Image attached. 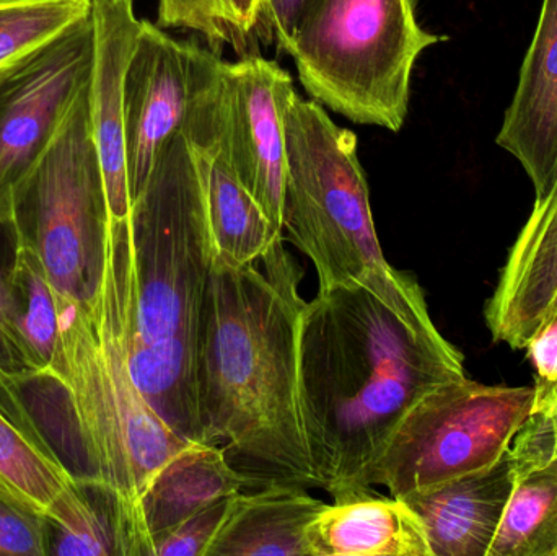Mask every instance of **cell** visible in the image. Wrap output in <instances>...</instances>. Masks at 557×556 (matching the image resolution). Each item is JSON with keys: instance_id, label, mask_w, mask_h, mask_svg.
Returning a JSON list of instances; mask_svg holds the SVG:
<instances>
[{"instance_id": "obj_7", "label": "cell", "mask_w": 557, "mask_h": 556, "mask_svg": "<svg viewBox=\"0 0 557 556\" xmlns=\"http://www.w3.org/2000/svg\"><path fill=\"white\" fill-rule=\"evenodd\" d=\"M10 218L20 247L38 258L59 297L69 302L97 297L113 219L91 123L90 81L13 191Z\"/></svg>"}, {"instance_id": "obj_8", "label": "cell", "mask_w": 557, "mask_h": 556, "mask_svg": "<svg viewBox=\"0 0 557 556\" xmlns=\"http://www.w3.org/2000/svg\"><path fill=\"white\" fill-rule=\"evenodd\" d=\"M532 407L533 387H491L465 375L434 388L360 475V495L383 486L403 498L490 467L510 449Z\"/></svg>"}, {"instance_id": "obj_17", "label": "cell", "mask_w": 557, "mask_h": 556, "mask_svg": "<svg viewBox=\"0 0 557 556\" xmlns=\"http://www.w3.org/2000/svg\"><path fill=\"white\" fill-rule=\"evenodd\" d=\"M308 556H432L419 516L372 492L327 505L308 526Z\"/></svg>"}, {"instance_id": "obj_19", "label": "cell", "mask_w": 557, "mask_h": 556, "mask_svg": "<svg viewBox=\"0 0 557 556\" xmlns=\"http://www.w3.org/2000/svg\"><path fill=\"white\" fill-rule=\"evenodd\" d=\"M218 443H191L153 477L139 503V524L152 556V539L208 506L250 485Z\"/></svg>"}, {"instance_id": "obj_22", "label": "cell", "mask_w": 557, "mask_h": 556, "mask_svg": "<svg viewBox=\"0 0 557 556\" xmlns=\"http://www.w3.org/2000/svg\"><path fill=\"white\" fill-rule=\"evenodd\" d=\"M487 556H557V467L517 472L512 499Z\"/></svg>"}, {"instance_id": "obj_31", "label": "cell", "mask_w": 557, "mask_h": 556, "mask_svg": "<svg viewBox=\"0 0 557 556\" xmlns=\"http://www.w3.org/2000/svg\"><path fill=\"white\" fill-rule=\"evenodd\" d=\"M307 0H261L260 28L267 41H276L278 51L287 54L295 26Z\"/></svg>"}, {"instance_id": "obj_4", "label": "cell", "mask_w": 557, "mask_h": 556, "mask_svg": "<svg viewBox=\"0 0 557 556\" xmlns=\"http://www.w3.org/2000/svg\"><path fill=\"white\" fill-rule=\"evenodd\" d=\"M131 222H111L103 283L90 302L59 297L58 342L45 374L58 382L74 436L72 477L116 499L124 556H149L139 503L160 469L191 441L159 417L127 358Z\"/></svg>"}, {"instance_id": "obj_21", "label": "cell", "mask_w": 557, "mask_h": 556, "mask_svg": "<svg viewBox=\"0 0 557 556\" xmlns=\"http://www.w3.org/2000/svg\"><path fill=\"white\" fill-rule=\"evenodd\" d=\"M72 480L38 434L0 401V496L45 515Z\"/></svg>"}, {"instance_id": "obj_28", "label": "cell", "mask_w": 557, "mask_h": 556, "mask_svg": "<svg viewBox=\"0 0 557 556\" xmlns=\"http://www.w3.org/2000/svg\"><path fill=\"white\" fill-rule=\"evenodd\" d=\"M0 556H49L46 516L0 496Z\"/></svg>"}, {"instance_id": "obj_15", "label": "cell", "mask_w": 557, "mask_h": 556, "mask_svg": "<svg viewBox=\"0 0 557 556\" xmlns=\"http://www.w3.org/2000/svg\"><path fill=\"white\" fill-rule=\"evenodd\" d=\"M510 449L484 469L403 496L424 524L432 556H487L516 490Z\"/></svg>"}, {"instance_id": "obj_23", "label": "cell", "mask_w": 557, "mask_h": 556, "mask_svg": "<svg viewBox=\"0 0 557 556\" xmlns=\"http://www.w3.org/2000/svg\"><path fill=\"white\" fill-rule=\"evenodd\" d=\"M59 300L46 277L38 258L20 247L15 271V326L16 346L25 365V375L45 374L51 368L58 342Z\"/></svg>"}, {"instance_id": "obj_30", "label": "cell", "mask_w": 557, "mask_h": 556, "mask_svg": "<svg viewBox=\"0 0 557 556\" xmlns=\"http://www.w3.org/2000/svg\"><path fill=\"white\" fill-rule=\"evenodd\" d=\"M525 349L536 369L532 413H548L557 408V313Z\"/></svg>"}, {"instance_id": "obj_29", "label": "cell", "mask_w": 557, "mask_h": 556, "mask_svg": "<svg viewBox=\"0 0 557 556\" xmlns=\"http://www.w3.org/2000/svg\"><path fill=\"white\" fill-rule=\"evenodd\" d=\"M516 470L557 467V408L548 413H532L510 446Z\"/></svg>"}, {"instance_id": "obj_24", "label": "cell", "mask_w": 557, "mask_h": 556, "mask_svg": "<svg viewBox=\"0 0 557 556\" xmlns=\"http://www.w3.org/2000/svg\"><path fill=\"white\" fill-rule=\"evenodd\" d=\"M94 0H0V72L90 16Z\"/></svg>"}, {"instance_id": "obj_3", "label": "cell", "mask_w": 557, "mask_h": 556, "mask_svg": "<svg viewBox=\"0 0 557 556\" xmlns=\"http://www.w3.org/2000/svg\"><path fill=\"white\" fill-rule=\"evenodd\" d=\"M127 358L137 387L180 436L206 443L198 405L202 306L215 245L195 153L172 137L131 208Z\"/></svg>"}, {"instance_id": "obj_11", "label": "cell", "mask_w": 557, "mask_h": 556, "mask_svg": "<svg viewBox=\"0 0 557 556\" xmlns=\"http://www.w3.org/2000/svg\"><path fill=\"white\" fill-rule=\"evenodd\" d=\"M297 98L276 61L247 54L222 62V113L232 162L268 218L284 231L285 116Z\"/></svg>"}, {"instance_id": "obj_13", "label": "cell", "mask_w": 557, "mask_h": 556, "mask_svg": "<svg viewBox=\"0 0 557 556\" xmlns=\"http://www.w3.org/2000/svg\"><path fill=\"white\" fill-rule=\"evenodd\" d=\"M557 313V176L536 198L486 307L494 342L525 349Z\"/></svg>"}, {"instance_id": "obj_27", "label": "cell", "mask_w": 557, "mask_h": 556, "mask_svg": "<svg viewBox=\"0 0 557 556\" xmlns=\"http://www.w3.org/2000/svg\"><path fill=\"white\" fill-rule=\"evenodd\" d=\"M234 496L221 499L175 528L156 535L152 556H206L231 511Z\"/></svg>"}, {"instance_id": "obj_6", "label": "cell", "mask_w": 557, "mask_h": 556, "mask_svg": "<svg viewBox=\"0 0 557 556\" xmlns=\"http://www.w3.org/2000/svg\"><path fill=\"white\" fill-rule=\"evenodd\" d=\"M444 39L419 25L414 0H307L287 54L314 101L398 133L416 61Z\"/></svg>"}, {"instance_id": "obj_18", "label": "cell", "mask_w": 557, "mask_h": 556, "mask_svg": "<svg viewBox=\"0 0 557 556\" xmlns=\"http://www.w3.org/2000/svg\"><path fill=\"white\" fill-rule=\"evenodd\" d=\"M326 506L297 483L237 493L206 556H308L305 534Z\"/></svg>"}, {"instance_id": "obj_1", "label": "cell", "mask_w": 557, "mask_h": 556, "mask_svg": "<svg viewBox=\"0 0 557 556\" xmlns=\"http://www.w3.org/2000/svg\"><path fill=\"white\" fill-rule=\"evenodd\" d=\"M465 378L434 322H411L362 287L318 291L301 312L298 395L320 489L360 495L359 479L429 392Z\"/></svg>"}, {"instance_id": "obj_2", "label": "cell", "mask_w": 557, "mask_h": 556, "mask_svg": "<svg viewBox=\"0 0 557 556\" xmlns=\"http://www.w3.org/2000/svg\"><path fill=\"white\" fill-rule=\"evenodd\" d=\"M301 277L284 240L257 263L215 258L199 330L198 405L206 443H224L274 482L320 489L298 395Z\"/></svg>"}, {"instance_id": "obj_9", "label": "cell", "mask_w": 557, "mask_h": 556, "mask_svg": "<svg viewBox=\"0 0 557 556\" xmlns=\"http://www.w3.org/2000/svg\"><path fill=\"white\" fill-rule=\"evenodd\" d=\"M94 65L91 13L33 54L0 72V218L61 129Z\"/></svg>"}, {"instance_id": "obj_14", "label": "cell", "mask_w": 557, "mask_h": 556, "mask_svg": "<svg viewBox=\"0 0 557 556\" xmlns=\"http://www.w3.org/2000/svg\"><path fill=\"white\" fill-rule=\"evenodd\" d=\"M94 65L90 77V110L95 140L107 182L111 219L131 215L124 143V74L136 45L140 20L134 0H94Z\"/></svg>"}, {"instance_id": "obj_26", "label": "cell", "mask_w": 557, "mask_h": 556, "mask_svg": "<svg viewBox=\"0 0 557 556\" xmlns=\"http://www.w3.org/2000/svg\"><path fill=\"white\" fill-rule=\"evenodd\" d=\"M20 240L12 218H0V378L25 375V365L16 346L13 326L15 307V271Z\"/></svg>"}, {"instance_id": "obj_16", "label": "cell", "mask_w": 557, "mask_h": 556, "mask_svg": "<svg viewBox=\"0 0 557 556\" xmlns=\"http://www.w3.org/2000/svg\"><path fill=\"white\" fill-rule=\"evenodd\" d=\"M496 140L522 163L536 198H542L557 176V0H543L519 85Z\"/></svg>"}, {"instance_id": "obj_5", "label": "cell", "mask_w": 557, "mask_h": 556, "mask_svg": "<svg viewBox=\"0 0 557 556\" xmlns=\"http://www.w3.org/2000/svg\"><path fill=\"white\" fill-rule=\"evenodd\" d=\"M284 231L311 261L320 291L362 287L411 322H432L421 286L386 261L356 134L321 103L295 98L285 116Z\"/></svg>"}, {"instance_id": "obj_20", "label": "cell", "mask_w": 557, "mask_h": 556, "mask_svg": "<svg viewBox=\"0 0 557 556\" xmlns=\"http://www.w3.org/2000/svg\"><path fill=\"white\" fill-rule=\"evenodd\" d=\"M45 516L49 555L124 556L120 509L101 486L72 480Z\"/></svg>"}, {"instance_id": "obj_10", "label": "cell", "mask_w": 557, "mask_h": 556, "mask_svg": "<svg viewBox=\"0 0 557 556\" xmlns=\"http://www.w3.org/2000/svg\"><path fill=\"white\" fill-rule=\"evenodd\" d=\"M222 55L195 45V87L183 134L195 153L215 258L232 264L260 261L284 240L232 162L222 113Z\"/></svg>"}, {"instance_id": "obj_12", "label": "cell", "mask_w": 557, "mask_h": 556, "mask_svg": "<svg viewBox=\"0 0 557 556\" xmlns=\"http://www.w3.org/2000/svg\"><path fill=\"white\" fill-rule=\"evenodd\" d=\"M195 87V42H180L140 20L124 74V143L131 201L139 196L169 140L182 131Z\"/></svg>"}, {"instance_id": "obj_25", "label": "cell", "mask_w": 557, "mask_h": 556, "mask_svg": "<svg viewBox=\"0 0 557 556\" xmlns=\"http://www.w3.org/2000/svg\"><path fill=\"white\" fill-rule=\"evenodd\" d=\"M260 15L261 0H159L157 25L199 33L221 55L227 45L245 52Z\"/></svg>"}]
</instances>
